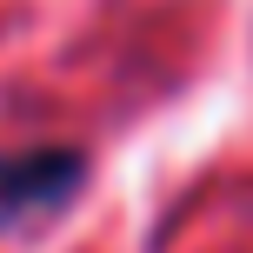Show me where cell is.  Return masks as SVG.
Listing matches in <instances>:
<instances>
[{"label":"cell","instance_id":"6da1fadb","mask_svg":"<svg viewBox=\"0 0 253 253\" xmlns=\"http://www.w3.org/2000/svg\"><path fill=\"white\" fill-rule=\"evenodd\" d=\"M87 187V160L74 147H34L0 160V227H47L53 213L74 207V193Z\"/></svg>","mask_w":253,"mask_h":253}]
</instances>
